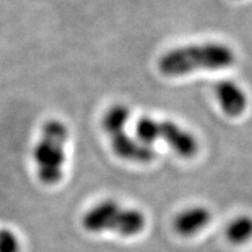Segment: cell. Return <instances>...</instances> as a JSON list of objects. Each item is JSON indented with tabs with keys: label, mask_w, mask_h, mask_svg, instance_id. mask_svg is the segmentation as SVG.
Instances as JSON below:
<instances>
[{
	"label": "cell",
	"mask_w": 252,
	"mask_h": 252,
	"mask_svg": "<svg viewBox=\"0 0 252 252\" xmlns=\"http://www.w3.org/2000/svg\"><path fill=\"white\" fill-rule=\"evenodd\" d=\"M225 236L233 245H242L252 238V218L238 216L229 222L225 229Z\"/></svg>",
	"instance_id": "cell-8"
},
{
	"label": "cell",
	"mask_w": 252,
	"mask_h": 252,
	"mask_svg": "<svg viewBox=\"0 0 252 252\" xmlns=\"http://www.w3.org/2000/svg\"><path fill=\"white\" fill-rule=\"evenodd\" d=\"M68 138V127L60 120H48L41 127L40 139L33 148V159L39 179L47 186H54L62 179Z\"/></svg>",
	"instance_id": "cell-2"
},
{
	"label": "cell",
	"mask_w": 252,
	"mask_h": 252,
	"mask_svg": "<svg viewBox=\"0 0 252 252\" xmlns=\"http://www.w3.org/2000/svg\"><path fill=\"white\" fill-rule=\"evenodd\" d=\"M0 252H21L20 238L8 228L0 229Z\"/></svg>",
	"instance_id": "cell-9"
},
{
	"label": "cell",
	"mask_w": 252,
	"mask_h": 252,
	"mask_svg": "<svg viewBox=\"0 0 252 252\" xmlns=\"http://www.w3.org/2000/svg\"><path fill=\"white\" fill-rule=\"evenodd\" d=\"M211 213L203 206H196L183 210L175 216L173 226L175 232L183 237H190L207 226L211 221Z\"/></svg>",
	"instance_id": "cell-7"
},
{
	"label": "cell",
	"mask_w": 252,
	"mask_h": 252,
	"mask_svg": "<svg viewBox=\"0 0 252 252\" xmlns=\"http://www.w3.org/2000/svg\"><path fill=\"white\" fill-rule=\"evenodd\" d=\"M135 134L140 142L148 146L156 140H163L184 158H192L198 152L199 147L196 136L170 120L142 117L136 123Z\"/></svg>",
	"instance_id": "cell-5"
},
{
	"label": "cell",
	"mask_w": 252,
	"mask_h": 252,
	"mask_svg": "<svg viewBox=\"0 0 252 252\" xmlns=\"http://www.w3.org/2000/svg\"><path fill=\"white\" fill-rule=\"evenodd\" d=\"M81 222L90 233L115 232L123 237H131L144 229L146 216L139 210L127 209L113 199H106L88 210Z\"/></svg>",
	"instance_id": "cell-3"
},
{
	"label": "cell",
	"mask_w": 252,
	"mask_h": 252,
	"mask_svg": "<svg viewBox=\"0 0 252 252\" xmlns=\"http://www.w3.org/2000/svg\"><path fill=\"white\" fill-rule=\"evenodd\" d=\"M129 119L130 110L125 104H113L103 115L102 127L110 136L113 152L120 158L130 162H152L156 158V152L152 147L140 142L138 138H131L125 131Z\"/></svg>",
	"instance_id": "cell-4"
},
{
	"label": "cell",
	"mask_w": 252,
	"mask_h": 252,
	"mask_svg": "<svg viewBox=\"0 0 252 252\" xmlns=\"http://www.w3.org/2000/svg\"><path fill=\"white\" fill-rule=\"evenodd\" d=\"M236 54L222 43L184 45L166 52L158 61V70L165 76H184L198 70H221L232 67Z\"/></svg>",
	"instance_id": "cell-1"
},
{
	"label": "cell",
	"mask_w": 252,
	"mask_h": 252,
	"mask_svg": "<svg viewBox=\"0 0 252 252\" xmlns=\"http://www.w3.org/2000/svg\"><path fill=\"white\" fill-rule=\"evenodd\" d=\"M215 95L222 112L229 117H238L247 107V96L238 84L232 80H221L215 85Z\"/></svg>",
	"instance_id": "cell-6"
}]
</instances>
